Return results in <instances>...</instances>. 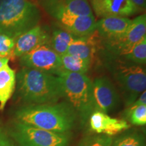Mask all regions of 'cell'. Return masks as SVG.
Instances as JSON below:
<instances>
[{
  "instance_id": "obj_14",
  "label": "cell",
  "mask_w": 146,
  "mask_h": 146,
  "mask_svg": "<svg viewBox=\"0 0 146 146\" xmlns=\"http://www.w3.org/2000/svg\"><path fill=\"white\" fill-rule=\"evenodd\" d=\"M40 4L49 14L57 12L76 16L93 14L88 0H41Z\"/></svg>"
},
{
  "instance_id": "obj_25",
  "label": "cell",
  "mask_w": 146,
  "mask_h": 146,
  "mask_svg": "<svg viewBox=\"0 0 146 146\" xmlns=\"http://www.w3.org/2000/svg\"><path fill=\"white\" fill-rule=\"evenodd\" d=\"M0 146H14L5 133L0 129Z\"/></svg>"
},
{
  "instance_id": "obj_12",
  "label": "cell",
  "mask_w": 146,
  "mask_h": 146,
  "mask_svg": "<svg viewBox=\"0 0 146 146\" xmlns=\"http://www.w3.org/2000/svg\"><path fill=\"white\" fill-rule=\"evenodd\" d=\"M50 35L46 29L37 25L24 33L15 41L13 52L14 58H21L36 47L48 45Z\"/></svg>"
},
{
  "instance_id": "obj_18",
  "label": "cell",
  "mask_w": 146,
  "mask_h": 146,
  "mask_svg": "<svg viewBox=\"0 0 146 146\" xmlns=\"http://www.w3.org/2000/svg\"><path fill=\"white\" fill-rule=\"evenodd\" d=\"M76 36L63 29H56L50 35L48 45L58 55L66 54L68 47Z\"/></svg>"
},
{
  "instance_id": "obj_5",
  "label": "cell",
  "mask_w": 146,
  "mask_h": 146,
  "mask_svg": "<svg viewBox=\"0 0 146 146\" xmlns=\"http://www.w3.org/2000/svg\"><path fill=\"white\" fill-rule=\"evenodd\" d=\"M104 58L106 67L119 85L125 105L129 107L145 91V68L120 57L104 56Z\"/></svg>"
},
{
  "instance_id": "obj_1",
  "label": "cell",
  "mask_w": 146,
  "mask_h": 146,
  "mask_svg": "<svg viewBox=\"0 0 146 146\" xmlns=\"http://www.w3.org/2000/svg\"><path fill=\"white\" fill-rule=\"evenodd\" d=\"M16 121L33 127L68 134L75 125L78 115L68 102L27 105L14 114Z\"/></svg>"
},
{
  "instance_id": "obj_24",
  "label": "cell",
  "mask_w": 146,
  "mask_h": 146,
  "mask_svg": "<svg viewBox=\"0 0 146 146\" xmlns=\"http://www.w3.org/2000/svg\"><path fill=\"white\" fill-rule=\"evenodd\" d=\"M112 142V137L98 134L84 139V146H111Z\"/></svg>"
},
{
  "instance_id": "obj_16",
  "label": "cell",
  "mask_w": 146,
  "mask_h": 146,
  "mask_svg": "<svg viewBox=\"0 0 146 146\" xmlns=\"http://www.w3.org/2000/svg\"><path fill=\"white\" fill-rule=\"evenodd\" d=\"M99 45V37L96 33L85 37H76L68 47L66 54L91 62Z\"/></svg>"
},
{
  "instance_id": "obj_28",
  "label": "cell",
  "mask_w": 146,
  "mask_h": 146,
  "mask_svg": "<svg viewBox=\"0 0 146 146\" xmlns=\"http://www.w3.org/2000/svg\"><path fill=\"white\" fill-rule=\"evenodd\" d=\"M9 60L8 58H0V69L6 64H8Z\"/></svg>"
},
{
  "instance_id": "obj_15",
  "label": "cell",
  "mask_w": 146,
  "mask_h": 146,
  "mask_svg": "<svg viewBox=\"0 0 146 146\" xmlns=\"http://www.w3.org/2000/svg\"><path fill=\"white\" fill-rule=\"evenodd\" d=\"M131 23L127 17L103 18L96 23L94 32L100 39H113L125 33Z\"/></svg>"
},
{
  "instance_id": "obj_29",
  "label": "cell",
  "mask_w": 146,
  "mask_h": 146,
  "mask_svg": "<svg viewBox=\"0 0 146 146\" xmlns=\"http://www.w3.org/2000/svg\"><path fill=\"white\" fill-rule=\"evenodd\" d=\"M78 146H84V139L82 140V141L80 142V143L78 144Z\"/></svg>"
},
{
  "instance_id": "obj_20",
  "label": "cell",
  "mask_w": 146,
  "mask_h": 146,
  "mask_svg": "<svg viewBox=\"0 0 146 146\" xmlns=\"http://www.w3.org/2000/svg\"><path fill=\"white\" fill-rule=\"evenodd\" d=\"M120 57L135 64L143 66L146 63V36Z\"/></svg>"
},
{
  "instance_id": "obj_22",
  "label": "cell",
  "mask_w": 146,
  "mask_h": 146,
  "mask_svg": "<svg viewBox=\"0 0 146 146\" xmlns=\"http://www.w3.org/2000/svg\"><path fill=\"white\" fill-rule=\"evenodd\" d=\"M126 117L133 125H145L146 105H131L126 111Z\"/></svg>"
},
{
  "instance_id": "obj_13",
  "label": "cell",
  "mask_w": 146,
  "mask_h": 146,
  "mask_svg": "<svg viewBox=\"0 0 146 146\" xmlns=\"http://www.w3.org/2000/svg\"><path fill=\"white\" fill-rule=\"evenodd\" d=\"M90 129L97 134L112 137L127 130L130 125L125 120L112 118L106 113L96 110L89 118Z\"/></svg>"
},
{
  "instance_id": "obj_2",
  "label": "cell",
  "mask_w": 146,
  "mask_h": 146,
  "mask_svg": "<svg viewBox=\"0 0 146 146\" xmlns=\"http://www.w3.org/2000/svg\"><path fill=\"white\" fill-rule=\"evenodd\" d=\"M16 93L28 105L57 103L62 98L59 76L26 67L16 74Z\"/></svg>"
},
{
  "instance_id": "obj_26",
  "label": "cell",
  "mask_w": 146,
  "mask_h": 146,
  "mask_svg": "<svg viewBox=\"0 0 146 146\" xmlns=\"http://www.w3.org/2000/svg\"><path fill=\"white\" fill-rule=\"evenodd\" d=\"M131 105L133 106H140L146 105V91H144L138 97V98Z\"/></svg>"
},
{
  "instance_id": "obj_19",
  "label": "cell",
  "mask_w": 146,
  "mask_h": 146,
  "mask_svg": "<svg viewBox=\"0 0 146 146\" xmlns=\"http://www.w3.org/2000/svg\"><path fill=\"white\" fill-rule=\"evenodd\" d=\"M60 56L63 70L67 72L85 74L90 68L91 62L88 60L74 57L68 54Z\"/></svg>"
},
{
  "instance_id": "obj_21",
  "label": "cell",
  "mask_w": 146,
  "mask_h": 146,
  "mask_svg": "<svg viewBox=\"0 0 146 146\" xmlns=\"http://www.w3.org/2000/svg\"><path fill=\"white\" fill-rule=\"evenodd\" d=\"M111 146H145V138L140 133H127L116 138Z\"/></svg>"
},
{
  "instance_id": "obj_23",
  "label": "cell",
  "mask_w": 146,
  "mask_h": 146,
  "mask_svg": "<svg viewBox=\"0 0 146 146\" xmlns=\"http://www.w3.org/2000/svg\"><path fill=\"white\" fill-rule=\"evenodd\" d=\"M15 39L0 33V58H10L13 57L15 45Z\"/></svg>"
},
{
  "instance_id": "obj_6",
  "label": "cell",
  "mask_w": 146,
  "mask_h": 146,
  "mask_svg": "<svg viewBox=\"0 0 146 146\" xmlns=\"http://www.w3.org/2000/svg\"><path fill=\"white\" fill-rule=\"evenodd\" d=\"M11 137L20 146H68L70 137L14 121L10 129Z\"/></svg>"
},
{
  "instance_id": "obj_8",
  "label": "cell",
  "mask_w": 146,
  "mask_h": 146,
  "mask_svg": "<svg viewBox=\"0 0 146 146\" xmlns=\"http://www.w3.org/2000/svg\"><path fill=\"white\" fill-rule=\"evenodd\" d=\"M19 58L23 67L43 71L57 76L64 70L60 55L48 45L36 47Z\"/></svg>"
},
{
  "instance_id": "obj_17",
  "label": "cell",
  "mask_w": 146,
  "mask_h": 146,
  "mask_svg": "<svg viewBox=\"0 0 146 146\" xmlns=\"http://www.w3.org/2000/svg\"><path fill=\"white\" fill-rule=\"evenodd\" d=\"M16 74L13 69L6 64L0 69V111H3L7 102L15 90Z\"/></svg>"
},
{
  "instance_id": "obj_3",
  "label": "cell",
  "mask_w": 146,
  "mask_h": 146,
  "mask_svg": "<svg viewBox=\"0 0 146 146\" xmlns=\"http://www.w3.org/2000/svg\"><path fill=\"white\" fill-rule=\"evenodd\" d=\"M41 15L30 0H0V33L16 39L39 25Z\"/></svg>"
},
{
  "instance_id": "obj_10",
  "label": "cell",
  "mask_w": 146,
  "mask_h": 146,
  "mask_svg": "<svg viewBox=\"0 0 146 146\" xmlns=\"http://www.w3.org/2000/svg\"><path fill=\"white\" fill-rule=\"evenodd\" d=\"M58 22L62 29L77 37H85L94 33L96 19L94 14L89 16H76L62 12L50 14Z\"/></svg>"
},
{
  "instance_id": "obj_11",
  "label": "cell",
  "mask_w": 146,
  "mask_h": 146,
  "mask_svg": "<svg viewBox=\"0 0 146 146\" xmlns=\"http://www.w3.org/2000/svg\"><path fill=\"white\" fill-rule=\"evenodd\" d=\"M90 3L91 9L100 18H128L140 12L130 0H90Z\"/></svg>"
},
{
  "instance_id": "obj_4",
  "label": "cell",
  "mask_w": 146,
  "mask_h": 146,
  "mask_svg": "<svg viewBox=\"0 0 146 146\" xmlns=\"http://www.w3.org/2000/svg\"><path fill=\"white\" fill-rule=\"evenodd\" d=\"M62 87L63 98L76 111L85 125L96 110L91 79L85 74L63 70L58 74Z\"/></svg>"
},
{
  "instance_id": "obj_27",
  "label": "cell",
  "mask_w": 146,
  "mask_h": 146,
  "mask_svg": "<svg viewBox=\"0 0 146 146\" xmlns=\"http://www.w3.org/2000/svg\"><path fill=\"white\" fill-rule=\"evenodd\" d=\"M130 1L137 8L139 12L145 11L146 7V0H130Z\"/></svg>"
},
{
  "instance_id": "obj_7",
  "label": "cell",
  "mask_w": 146,
  "mask_h": 146,
  "mask_svg": "<svg viewBox=\"0 0 146 146\" xmlns=\"http://www.w3.org/2000/svg\"><path fill=\"white\" fill-rule=\"evenodd\" d=\"M146 36V15L141 14L132 20L129 28L123 35L110 39H100L104 56L120 57Z\"/></svg>"
},
{
  "instance_id": "obj_9",
  "label": "cell",
  "mask_w": 146,
  "mask_h": 146,
  "mask_svg": "<svg viewBox=\"0 0 146 146\" xmlns=\"http://www.w3.org/2000/svg\"><path fill=\"white\" fill-rule=\"evenodd\" d=\"M93 96L96 110L104 113L116 109L120 102L114 85L106 76L98 77L92 82Z\"/></svg>"
}]
</instances>
